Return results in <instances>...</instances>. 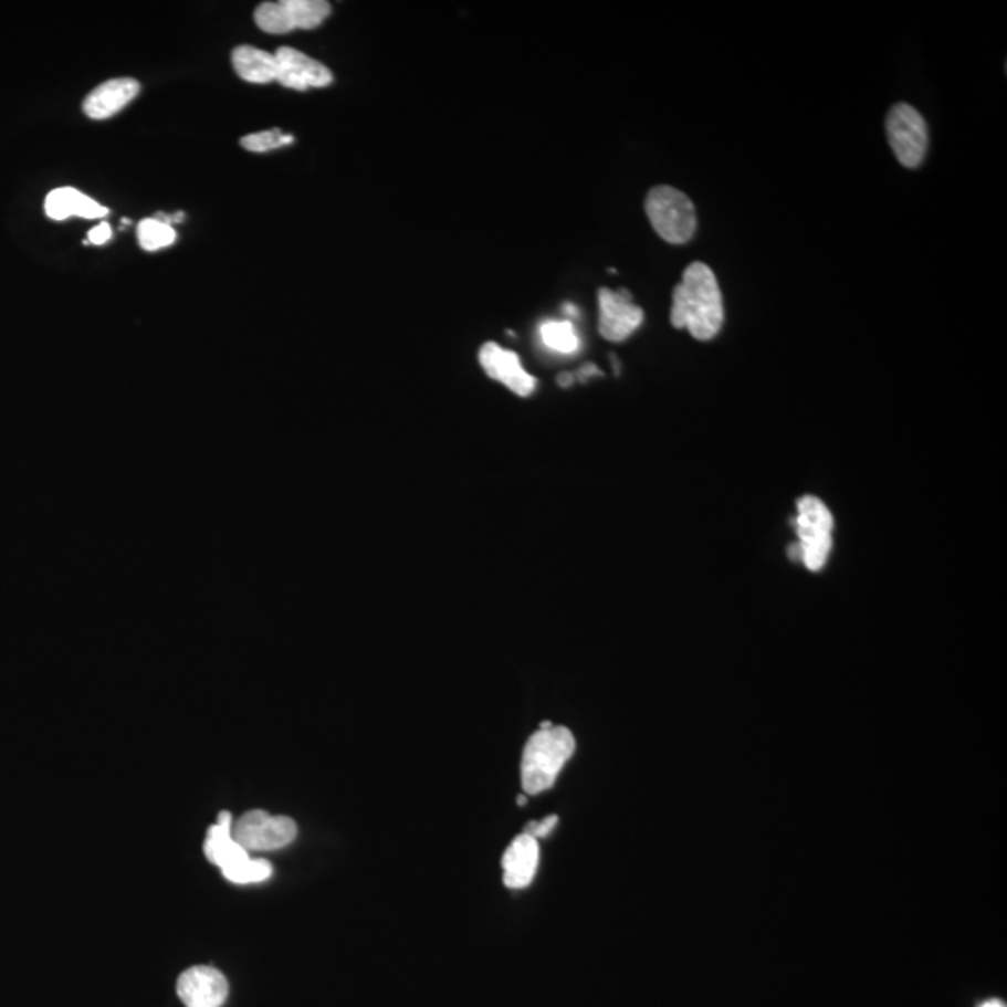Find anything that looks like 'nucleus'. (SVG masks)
<instances>
[{
	"label": "nucleus",
	"mask_w": 1007,
	"mask_h": 1007,
	"mask_svg": "<svg viewBox=\"0 0 1007 1007\" xmlns=\"http://www.w3.org/2000/svg\"><path fill=\"white\" fill-rule=\"evenodd\" d=\"M670 322L675 328H686L696 340H711L721 333L724 323L721 287L705 263H691L683 271V279L672 295Z\"/></svg>",
	"instance_id": "1"
},
{
	"label": "nucleus",
	"mask_w": 1007,
	"mask_h": 1007,
	"mask_svg": "<svg viewBox=\"0 0 1007 1007\" xmlns=\"http://www.w3.org/2000/svg\"><path fill=\"white\" fill-rule=\"evenodd\" d=\"M575 752V737L564 726L539 730L532 735L523 752L521 775L523 789L528 795L545 791L555 786L556 778L567 759Z\"/></svg>",
	"instance_id": "2"
},
{
	"label": "nucleus",
	"mask_w": 1007,
	"mask_h": 1007,
	"mask_svg": "<svg viewBox=\"0 0 1007 1007\" xmlns=\"http://www.w3.org/2000/svg\"><path fill=\"white\" fill-rule=\"evenodd\" d=\"M203 851L213 864L221 868L228 881L235 884L265 881L273 873L268 860H252L249 851L233 840L232 816L227 811H222L216 827L209 829Z\"/></svg>",
	"instance_id": "3"
},
{
	"label": "nucleus",
	"mask_w": 1007,
	"mask_h": 1007,
	"mask_svg": "<svg viewBox=\"0 0 1007 1007\" xmlns=\"http://www.w3.org/2000/svg\"><path fill=\"white\" fill-rule=\"evenodd\" d=\"M646 213L653 230L672 245H683L696 232L694 203L675 187H653L646 198Z\"/></svg>",
	"instance_id": "4"
},
{
	"label": "nucleus",
	"mask_w": 1007,
	"mask_h": 1007,
	"mask_svg": "<svg viewBox=\"0 0 1007 1007\" xmlns=\"http://www.w3.org/2000/svg\"><path fill=\"white\" fill-rule=\"evenodd\" d=\"M835 518L829 507L816 496H803L797 504V534L795 555L810 571H821L832 550Z\"/></svg>",
	"instance_id": "5"
},
{
	"label": "nucleus",
	"mask_w": 1007,
	"mask_h": 1007,
	"mask_svg": "<svg viewBox=\"0 0 1007 1007\" xmlns=\"http://www.w3.org/2000/svg\"><path fill=\"white\" fill-rule=\"evenodd\" d=\"M328 15L331 4L325 0H279L260 4L254 21L268 34H287L292 30L316 29Z\"/></svg>",
	"instance_id": "6"
},
{
	"label": "nucleus",
	"mask_w": 1007,
	"mask_h": 1007,
	"mask_svg": "<svg viewBox=\"0 0 1007 1007\" xmlns=\"http://www.w3.org/2000/svg\"><path fill=\"white\" fill-rule=\"evenodd\" d=\"M887 133L890 148L903 167L916 168L922 165L930 135L925 119L916 108L906 103H898L892 107L887 118Z\"/></svg>",
	"instance_id": "7"
},
{
	"label": "nucleus",
	"mask_w": 1007,
	"mask_h": 1007,
	"mask_svg": "<svg viewBox=\"0 0 1007 1007\" xmlns=\"http://www.w3.org/2000/svg\"><path fill=\"white\" fill-rule=\"evenodd\" d=\"M232 836L246 851H273L295 840L297 825L286 816L252 810L233 825Z\"/></svg>",
	"instance_id": "8"
},
{
	"label": "nucleus",
	"mask_w": 1007,
	"mask_h": 1007,
	"mask_svg": "<svg viewBox=\"0 0 1007 1007\" xmlns=\"http://www.w3.org/2000/svg\"><path fill=\"white\" fill-rule=\"evenodd\" d=\"M644 322V312L627 290H599V333L608 342H623Z\"/></svg>",
	"instance_id": "9"
},
{
	"label": "nucleus",
	"mask_w": 1007,
	"mask_h": 1007,
	"mask_svg": "<svg viewBox=\"0 0 1007 1007\" xmlns=\"http://www.w3.org/2000/svg\"><path fill=\"white\" fill-rule=\"evenodd\" d=\"M276 81L286 88L304 92L308 88H325L333 83V73L325 64L311 59L297 49L281 48L274 53Z\"/></svg>",
	"instance_id": "10"
},
{
	"label": "nucleus",
	"mask_w": 1007,
	"mask_h": 1007,
	"mask_svg": "<svg viewBox=\"0 0 1007 1007\" xmlns=\"http://www.w3.org/2000/svg\"><path fill=\"white\" fill-rule=\"evenodd\" d=\"M480 364H482L483 371L495 379V381L506 385L512 392L517 394V396H531L534 390H536L537 381L536 377H532L528 371L523 368L521 364V358H518L517 353H513L512 349H504V347L499 346L495 342H487L483 344L482 349H480Z\"/></svg>",
	"instance_id": "11"
},
{
	"label": "nucleus",
	"mask_w": 1007,
	"mask_h": 1007,
	"mask_svg": "<svg viewBox=\"0 0 1007 1007\" xmlns=\"http://www.w3.org/2000/svg\"><path fill=\"white\" fill-rule=\"evenodd\" d=\"M228 990V979L213 966H192L178 979L179 1000L187 1007H221Z\"/></svg>",
	"instance_id": "12"
},
{
	"label": "nucleus",
	"mask_w": 1007,
	"mask_h": 1007,
	"mask_svg": "<svg viewBox=\"0 0 1007 1007\" xmlns=\"http://www.w3.org/2000/svg\"><path fill=\"white\" fill-rule=\"evenodd\" d=\"M140 84L135 78H111L90 92L84 99L83 111L88 118L107 119L138 96Z\"/></svg>",
	"instance_id": "13"
},
{
	"label": "nucleus",
	"mask_w": 1007,
	"mask_h": 1007,
	"mask_svg": "<svg viewBox=\"0 0 1007 1007\" xmlns=\"http://www.w3.org/2000/svg\"><path fill=\"white\" fill-rule=\"evenodd\" d=\"M537 862H539V846L534 836H517L507 847L506 854L502 859V870H504V884L507 889L518 890L526 889L532 879L536 875Z\"/></svg>",
	"instance_id": "14"
},
{
	"label": "nucleus",
	"mask_w": 1007,
	"mask_h": 1007,
	"mask_svg": "<svg viewBox=\"0 0 1007 1007\" xmlns=\"http://www.w3.org/2000/svg\"><path fill=\"white\" fill-rule=\"evenodd\" d=\"M45 213L53 221H66L70 217L103 219L108 216V209L73 187H60L45 198Z\"/></svg>",
	"instance_id": "15"
},
{
	"label": "nucleus",
	"mask_w": 1007,
	"mask_h": 1007,
	"mask_svg": "<svg viewBox=\"0 0 1007 1007\" xmlns=\"http://www.w3.org/2000/svg\"><path fill=\"white\" fill-rule=\"evenodd\" d=\"M233 70L239 77L252 84H268L276 81V59L262 49L241 45L233 49Z\"/></svg>",
	"instance_id": "16"
},
{
	"label": "nucleus",
	"mask_w": 1007,
	"mask_h": 1007,
	"mask_svg": "<svg viewBox=\"0 0 1007 1007\" xmlns=\"http://www.w3.org/2000/svg\"><path fill=\"white\" fill-rule=\"evenodd\" d=\"M539 336L550 352L571 355L580 347L577 328L569 319H550L539 327Z\"/></svg>",
	"instance_id": "17"
},
{
	"label": "nucleus",
	"mask_w": 1007,
	"mask_h": 1007,
	"mask_svg": "<svg viewBox=\"0 0 1007 1007\" xmlns=\"http://www.w3.org/2000/svg\"><path fill=\"white\" fill-rule=\"evenodd\" d=\"M176 230L170 224L157 221V219H144L138 224V243L144 251H161L165 246L172 245L176 241Z\"/></svg>",
	"instance_id": "18"
},
{
	"label": "nucleus",
	"mask_w": 1007,
	"mask_h": 1007,
	"mask_svg": "<svg viewBox=\"0 0 1007 1007\" xmlns=\"http://www.w3.org/2000/svg\"><path fill=\"white\" fill-rule=\"evenodd\" d=\"M293 140H295L293 135H286V133L281 132V129H271V132L246 135V137L241 138V146L249 149V151H254V154H265V151H271V149L287 146V144H292Z\"/></svg>",
	"instance_id": "19"
},
{
	"label": "nucleus",
	"mask_w": 1007,
	"mask_h": 1007,
	"mask_svg": "<svg viewBox=\"0 0 1007 1007\" xmlns=\"http://www.w3.org/2000/svg\"><path fill=\"white\" fill-rule=\"evenodd\" d=\"M556 822H558V817L556 816L545 817V819L539 822H528V825H526L525 835L534 836L537 840V838L550 835V830L555 829Z\"/></svg>",
	"instance_id": "20"
},
{
	"label": "nucleus",
	"mask_w": 1007,
	"mask_h": 1007,
	"mask_svg": "<svg viewBox=\"0 0 1007 1007\" xmlns=\"http://www.w3.org/2000/svg\"><path fill=\"white\" fill-rule=\"evenodd\" d=\"M111 238H113V230H111L107 222H102V224H97L96 228L90 230L86 243H92V245L97 246L105 245L107 241H111Z\"/></svg>",
	"instance_id": "21"
},
{
	"label": "nucleus",
	"mask_w": 1007,
	"mask_h": 1007,
	"mask_svg": "<svg viewBox=\"0 0 1007 1007\" xmlns=\"http://www.w3.org/2000/svg\"><path fill=\"white\" fill-rule=\"evenodd\" d=\"M590 376H601V371L597 370L594 364H586L585 368L578 374V379H580V381H586V377Z\"/></svg>",
	"instance_id": "22"
},
{
	"label": "nucleus",
	"mask_w": 1007,
	"mask_h": 1007,
	"mask_svg": "<svg viewBox=\"0 0 1007 1007\" xmlns=\"http://www.w3.org/2000/svg\"><path fill=\"white\" fill-rule=\"evenodd\" d=\"M573 379H575V377H573L571 374H562V376L558 377V385H560V387H569Z\"/></svg>",
	"instance_id": "23"
},
{
	"label": "nucleus",
	"mask_w": 1007,
	"mask_h": 1007,
	"mask_svg": "<svg viewBox=\"0 0 1007 1007\" xmlns=\"http://www.w3.org/2000/svg\"><path fill=\"white\" fill-rule=\"evenodd\" d=\"M566 312L569 316H577V311L573 308V304H566Z\"/></svg>",
	"instance_id": "24"
},
{
	"label": "nucleus",
	"mask_w": 1007,
	"mask_h": 1007,
	"mask_svg": "<svg viewBox=\"0 0 1007 1007\" xmlns=\"http://www.w3.org/2000/svg\"><path fill=\"white\" fill-rule=\"evenodd\" d=\"M982 1007H1006V1006H1004V1004H1000V1001H987V1004H984V1006H982Z\"/></svg>",
	"instance_id": "25"
},
{
	"label": "nucleus",
	"mask_w": 1007,
	"mask_h": 1007,
	"mask_svg": "<svg viewBox=\"0 0 1007 1007\" xmlns=\"http://www.w3.org/2000/svg\"><path fill=\"white\" fill-rule=\"evenodd\" d=\"M553 726H555V724H553V722L545 721V722H542V726H539V730H548V727H553Z\"/></svg>",
	"instance_id": "26"
},
{
	"label": "nucleus",
	"mask_w": 1007,
	"mask_h": 1007,
	"mask_svg": "<svg viewBox=\"0 0 1007 1007\" xmlns=\"http://www.w3.org/2000/svg\"><path fill=\"white\" fill-rule=\"evenodd\" d=\"M517 803H518V805H521V806L525 805V803H526V797H525V795H523V797H518Z\"/></svg>",
	"instance_id": "27"
}]
</instances>
